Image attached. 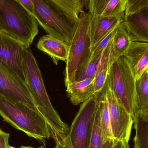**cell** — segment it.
Instances as JSON below:
<instances>
[{
    "label": "cell",
    "mask_w": 148,
    "mask_h": 148,
    "mask_svg": "<svg viewBox=\"0 0 148 148\" xmlns=\"http://www.w3.org/2000/svg\"><path fill=\"white\" fill-rule=\"evenodd\" d=\"M0 31L30 47L38 24L18 0H0Z\"/></svg>",
    "instance_id": "3"
},
{
    "label": "cell",
    "mask_w": 148,
    "mask_h": 148,
    "mask_svg": "<svg viewBox=\"0 0 148 148\" xmlns=\"http://www.w3.org/2000/svg\"><path fill=\"white\" fill-rule=\"evenodd\" d=\"M97 94L98 97L100 121L104 141V143H106L114 139L112 136L111 129L109 107L104 86L102 90Z\"/></svg>",
    "instance_id": "21"
},
{
    "label": "cell",
    "mask_w": 148,
    "mask_h": 148,
    "mask_svg": "<svg viewBox=\"0 0 148 148\" xmlns=\"http://www.w3.org/2000/svg\"><path fill=\"white\" fill-rule=\"evenodd\" d=\"M99 58L89 62L80 69L75 76V81H80L86 79L94 78L97 73V67Z\"/></svg>",
    "instance_id": "24"
},
{
    "label": "cell",
    "mask_w": 148,
    "mask_h": 148,
    "mask_svg": "<svg viewBox=\"0 0 148 148\" xmlns=\"http://www.w3.org/2000/svg\"><path fill=\"white\" fill-rule=\"evenodd\" d=\"M133 120L136 130L133 148H148V118L137 116Z\"/></svg>",
    "instance_id": "22"
},
{
    "label": "cell",
    "mask_w": 148,
    "mask_h": 148,
    "mask_svg": "<svg viewBox=\"0 0 148 148\" xmlns=\"http://www.w3.org/2000/svg\"><path fill=\"white\" fill-rule=\"evenodd\" d=\"M126 0H88L86 6L93 18H123Z\"/></svg>",
    "instance_id": "12"
},
{
    "label": "cell",
    "mask_w": 148,
    "mask_h": 148,
    "mask_svg": "<svg viewBox=\"0 0 148 148\" xmlns=\"http://www.w3.org/2000/svg\"><path fill=\"white\" fill-rule=\"evenodd\" d=\"M94 78L75 81L66 86L67 97L73 105L83 103L95 95Z\"/></svg>",
    "instance_id": "17"
},
{
    "label": "cell",
    "mask_w": 148,
    "mask_h": 148,
    "mask_svg": "<svg viewBox=\"0 0 148 148\" xmlns=\"http://www.w3.org/2000/svg\"><path fill=\"white\" fill-rule=\"evenodd\" d=\"M54 140L56 142L55 148H73L67 135L60 136Z\"/></svg>",
    "instance_id": "28"
},
{
    "label": "cell",
    "mask_w": 148,
    "mask_h": 148,
    "mask_svg": "<svg viewBox=\"0 0 148 148\" xmlns=\"http://www.w3.org/2000/svg\"><path fill=\"white\" fill-rule=\"evenodd\" d=\"M90 15L85 12L80 14L74 25L73 35L69 45L65 71L66 86L75 82L76 73L90 60L91 54Z\"/></svg>",
    "instance_id": "4"
},
{
    "label": "cell",
    "mask_w": 148,
    "mask_h": 148,
    "mask_svg": "<svg viewBox=\"0 0 148 148\" xmlns=\"http://www.w3.org/2000/svg\"><path fill=\"white\" fill-rule=\"evenodd\" d=\"M96 105L94 95L80 105L67 133L73 148H86L88 132Z\"/></svg>",
    "instance_id": "9"
},
{
    "label": "cell",
    "mask_w": 148,
    "mask_h": 148,
    "mask_svg": "<svg viewBox=\"0 0 148 148\" xmlns=\"http://www.w3.org/2000/svg\"><path fill=\"white\" fill-rule=\"evenodd\" d=\"M0 94L19 102L41 114L32 98L27 84L9 66L1 60Z\"/></svg>",
    "instance_id": "7"
},
{
    "label": "cell",
    "mask_w": 148,
    "mask_h": 148,
    "mask_svg": "<svg viewBox=\"0 0 148 148\" xmlns=\"http://www.w3.org/2000/svg\"><path fill=\"white\" fill-rule=\"evenodd\" d=\"M109 69L106 68L97 73L94 77L93 84L95 94L101 91L103 88L107 79Z\"/></svg>",
    "instance_id": "27"
},
{
    "label": "cell",
    "mask_w": 148,
    "mask_h": 148,
    "mask_svg": "<svg viewBox=\"0 0 148 148\" xmlns=\"http://www.w3.org/2000/svg\"><path fill=\"white\" fill-rule=\"evenodd\" d=\"M19 3L34 18L35 8L33 0H18Z\"/></svg>",
    "instance_id": "29"
},
{
    "label": "cell",
    "mask_w": 148,
    "mask_h": 148,
    "mask_svg": "<svg viewBox=\"0 0 148 148\" xmlns=\"http://www.w3.org/2000/svg\"><path fill=\"white\" fill-rule=\"evenodd\" d=\"M123 56L135 79L148 70V43L132 42Z\"/></svg>",
    "instance_id": "13"
},
{
    "label": "cell",
    "mask_w": 148,
    "mask_h": 148,
    "mask_svg": "<svg viewBox=\"0 0 148 148\" xmlns=\"http://www.w3.org/2000/svg\"><path fill=\"white\" fill-rule=\"evenodd\" d=\"M112 148H130L129 143L116 140Z\"/></svg>",
    "instance_id": "31"
},
{
    "label": "cell",
    "mask_w": 148,
    "mask_h": 148,
    "mask_svg": "<svg viewBox=\"0 0 148 148\" xmlns=\"http://www.w3.org/2000/svg\"><path fill=\"white\" fill-rule=\"evenodd\" d=\"M0 116L14 128L44 143L51 137L50 127L43 115L1 94Z\"/></svg>",
    "instance_id": "2"
},
{
    "label": "cell",
    "mask_w": 148,
    "mask_h": 148,
    "mask_svg": "<svg viewBox=\"0 0 148 148\" xmlns=\"http://www.w3.org/2000/svg\"><path fill=\"white\" fill-rule=\"evenodd\" d=\"M95 95L96 107L90 125L86 148H112L116 140L113 139L104 143L100 121L98 97L97 93Z\"/></svg>",
    "instance_id": "16"
},
{
    "label": "cell",
    "mask_w": 148,
    "mask_h": 148,
    "mask_svg": "<svg viewBox=\"0 0 148 148\" xmlns=\"http://www.w3.org/2000/svg\"><path fill=\"white\" fill-rule=\"evenodd\" d=\"M37 48L48 54L56 65L60 60L65 62L67 60L69 45L51 35L47 34L40 38L37 44Z\"/></svg>",
    "instance_id": "15"
},
{
    "label": "cell",
    "mask_w": 148,
    "mask_h": 148,
    "mask_svg": "<svg viewBox=\"0 0 148 148\" xmlns=\"http://www.w3.org/2000/svg\"><path fill=\"white\" fill-rule=\"evenodd\" d=\"M22 58L27 87L39 111L47 121L51 135H66L69 126L62 121L51 103L38 62L30 47H25Z\"/></svg>",
    "instance_id": "1"
},
{
    "label": "cell",
    "mask_w": 148,
    "mask_h": 148,
    "mask_svg": "<svg viewBox=\"0 0 148 148\" xmlns=\"http://www.w3.org/2000/svg\"><path fill=\"white\" fill-rule=\"evenodd\" d=\"M123 18H93L90 17V37L92 48L106 34L115 28Z\"/></svg>",
    "instance_id": "19"
},
{
    "label": "cell",
    "mask_w": 148,
    "mask_h": 148,
    "mask_svg": "<svg viewBox=\"0 0 148 148\" xmlns=\"http://www.w3.org/2000/svg\"><path fill=\"white\" fill-rule=\"evenodd\" d=\"M148 10V0H126L124 16Z\"/></svg>",
    "instance_id": "25"
},
{
    "label": "cell",
    "mask_w": 148,
    "mask_h": 148,
    "mask_svg": "<svg viewBox=\"0 0 148 148\" xmlns=\"http://www.w3.org/2000/svg\"><path fill=\"white\" fill-rule=\"evenodd\" d=\"M9 148H15V147H13V146H10L9 147Z\"/></svg>",
    "instance_id": "33"
},
{
    "label": "cell",
    "mask_w": 148,
    "mask_h": 148,
    "mask_svg": "<svg viewBox=\"0 0 148 148\" xmlns=\"http://www.w3.org/2000/svg\"><path fill=\"white\" fill-rule=\"evenodd\" d=\"M148 118V71L135 81V115Z\"/></svg>",
    "instance_id": "18"
},
{
    "label": "cell",
    "mask_w": 148,
    "mask_h": 148,
    "mask_svg": "<svg viewBox=\"0 0 148 148\" xmlns=\"http://www.w3.org/2000/svg\"><path fill=\"white\" fill-rule=\"evenodd\" d=\"M34 18L48 35L61 40L68 45L73 35L74 26L60 15L45 0H33Z\"/></svg>",
    "instance_id": "6"
},
{
    "label": "cell",
    "mask_w": 148,
    "mask_h": 148,
    "mask_svg": "<svg viewBox=\"0 0 148 148\" xmlns=\"http://www.w3.org/2000/svg\"><path fill=\"white\" fill-rule=\"evenodd\" d=\"M104 88L108 102L111 129L113 138L129 143L133 123V118L118 101L106 80Z\"/></svg>",
    "instance_id": "8"
},
{
    "label": "cell",
    "mask_w": 148,
    "mask_h": 148,
    "mask_svg": "<svg viewBox=\"0 0 148 148\" xmlns=\"http://www.w3.org/2000/svg\"><path fill=\"white\" fill-rule=\"evenodd\" d=\"M106 81L118 101L133 118L136 79L123 56L110 66Z\"/></svg>",
    "instance_id": "5"
},
{
    "label": "cell",
    "mask_w": 148,
    "mask_h": 148,
    "mask_svg": "<svg viewBox=\"0 0 148 148\" xmlns=\"http://www.w3.org/2000/svg\"><path fill=\"white\" fill-rule=\"evenodd\" d=\"M60 15L64 17L72 25L79 19L80 14L84 12L87 0H45Z\"/></svg>",
    "instance_id": "14"
},
{
    "label": "cell",
    "mask_w": 148,
    "mask_h": 148,
    "mask_svg": "<svg viewBox=\"0 0 148 148\" xmlns=\"http://www.w3.org/2000/svg\"><path fill=\"white\" fill-rule=\"evenodd\" d=\"M25 46L23 43L0 31V60L9 66L27 84L22 58Z\"/></svg>",
    "instance_id": "10"
},
{
    "label": "cell",
    "mask_w": 148,
    "mask_h": 148,
    "mask_svg": "<svg viewBox=\"0 0 148 148\" xmlns=\"http://www.w3.org/2000/svg\"><path fill=\"white\" fill-rule=\"evenodd\" d=\"M121 22L118 25L112 38L110 62V66L114 61L124 55L132 42Z\"/></svg>",
    "instance_id": "20"
},
{
    "label": "cell",
    "mask_w": 148,
    "mask_h": 148,
    "mask_svg": "<svg viewBox=\"0 0 148 148\" xmlns=\"http://www.w3.org/2000/svg\"><path fill=\"white\" fill-rule=\"evenodd\" d=\"M112 43V40H111L106 48L103 51L101 56L99 57V60L97 67V73L103 71L104 69L110 68V62Z\"/></svg>",
    "instance_id": "26"
},
{
    "label": "cell",
    "mask_w": 148,
    "mask_h": 148,
    "mask_svg": "<svg viewBox=\"0 0 148 148\" xmlns=\"http://www.w3.org/2000/svg\"><path fill=\"white\" fill-rule=\"evenodd\" d=\"M10 134L0 129V148H9Z\"/></svg>",
    "instance_id": "30"
},
{
    "label": "cell",
    "mask_w": 148,
    "mask_h": 148,
    "mask_svg": "<svg viewBox=\"0 0 148 148\" xmlns=\"http://www.w3.org/2000/svg\"><path fill=\"white\" fill-rule=\"evenodd\" d=\"M121 23L131 42L148 43V10L124 16Z\"/></svg>",
    "instance_id": "11"
},
{
    "label": "cell",
    "mask_w": 148,
    "mask_h": 148,
    "mask_svg": "<svg viewBox=\"0 0 148 148\" xmlns=\"http://www.w3.org/2000/svg\"><path fill=\"white\" fill-rule=\"evenodd\" d=\"M20 148H45L44 146H41L38 148H34L32 146H21Z\"/></svg>",
    "instance_id": "32"
},
{
    "label": "cell",
    "mask_w": 148,
    "mask_h": 148,
    "mask_svg": "<svg viewBox=\"0 0 148 148\" xmlns=\"http://www.w3.org/2000/svg\"><path fill=\"white\" fill-rule=\"evenodd\" d=\"M118 26L113 28L110 32L106 34L102 39L99 40L94 47L92 48L91 54L89 62L99 58L102 52L112 40ZM88 62V63H89Z\"/></svg>",
    "instance_id": "23"
}]
</instances>
